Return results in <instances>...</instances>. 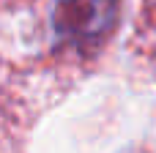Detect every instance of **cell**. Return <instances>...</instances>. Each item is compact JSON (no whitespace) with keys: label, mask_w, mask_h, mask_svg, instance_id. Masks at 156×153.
<instances>
[{"label":"cell","mask_w":156,"mask_h":153,"mask_svg":"<svg viewBox=\"0 0 156 153\" xmlns=\"http://www.w3.org/2000/svg\"><path fill=\"white\" fill-rule=\"evenodd\" d=\"M118 19V0H58L55 27L63 41L93 47L107 38Z\"/></svg>","instance_id":"obj_1"}]
</instances>
